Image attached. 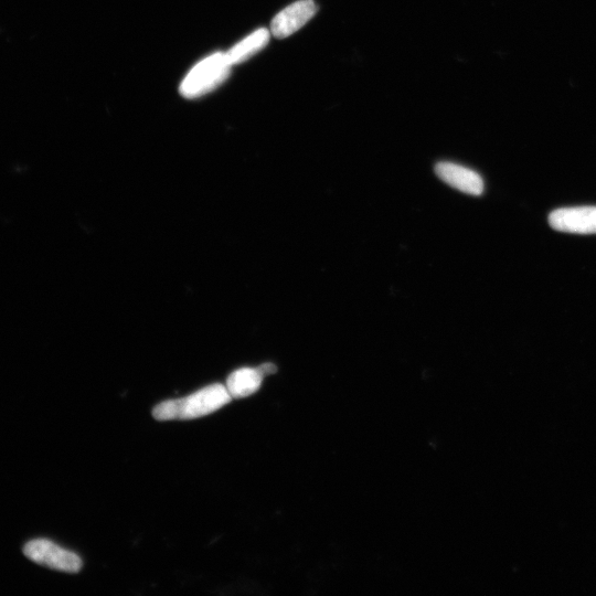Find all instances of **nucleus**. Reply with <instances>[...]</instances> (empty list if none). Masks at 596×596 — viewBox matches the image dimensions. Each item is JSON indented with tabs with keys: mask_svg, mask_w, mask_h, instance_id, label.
I'll list each match as a JSON object with an SVG mask.
<instances>
[{
	"mask_svg": "<svg viewBox=\"0 0 596 596\" xmlns=\"http://www.w3.org/2000/svg\"><path fill=\"white\" fill-rule=\"evenodd\" d=\"M231 400L227 387L216 383L189 397L159 403L153 417L158 421L193 420L218 411Z\"/></svg>",
	"mask_w": 596,
	"mask_h": 596,
	"instance_id": "obj_1",
	"label": "nucleus"
},
{
	"mask_svg": "<svg viewBox=\"0 0 596 596\" xmlns=\"http://www.w3.org/2000/svg\"><path fill=\"white\" fill-rule=\"evenodd\" d=\"M226 52H216L189 71L186 78L180 84V94L185 99L194 100L215 91L225 82L231 72Z\"/></svg>",
	"mask_w": 596,
	"mask_h": 596,
	"instance_id": "obj_2",
	"label": "nucleus"
},
{
	"mask_svg": "<svg viewBox=\"0 0 596 596\" xmlns=\"http://www.w3.org/2000/svg\"><path fill=\"white\" fill-rule=\"evenodd\" d=\"M24 553L29 560L40 566L60 572L78 573L83 566L82 559L77 553L62 549L46 539L28 542Z\"/></svg>",
	"mask_w": 596,
	"mask_h": 596,
	"instance_id": "obj_3",
	"label": "nucleus"
},
{
	"mask_svg": "<svg viewBox=\"0 0 596 596\" xmlns=\"http://www.w3.org/2000/svg\"><path fill=\"white\" fill-rule=\"evenodd\" d=\"M316 13L317 6L314 0H298L274 17L271 34L278 39L290 37L303 28Z\"/></svg>",
	"mask_w": 596,
	"mask_h": 596,
	"instance_id": "obj_4",
	"label": "nucleus"
},
{
	"mask_svg": "<svg viewBox=\"0 0 596 596\" xmlns=\"http://www.w3.org/2000/svg\"><path fill=\"white\" fill-rule=\"evenodd\" d=\"M549 225L560 232L596 234V207L555 210L549 217Z\"/></svg>",
	"mask_w": 596,
	"mask_h": 596,
	"instance_id": "obj_5",
	"label": "nucleus"
},
{
	"mask_svg": "<svg viewBox=\"0 0 596 596\" xmlns=\"http://www.w3.org/2000/svg\"><path fill=\"white\" fill-rule=\"evenodd\" d=\"M435 173L445 184L464 194L481 196L484 193L483 178L470 168L443 162L436 165Z\"/></svg>",
	"mask_w": 596,
	"mask_h": 596,
	"instance_id": "obj_6",
	"label": "nucleus"
},
{
	"mask_svg": "<svg viewBox=\"0 0 596 596\" xmlns=\"http://www.w3.org/2000/svg\"><path fill=\"white\" fill-rule=\"evenodd\" d=\"M271 38V31L265 28L255 30L253 34L244 38L226 52L227 59L232 67L240 65V63L246 62L266 46L269 45Z\"/></svg>",
	"mask_w": 596,
	"mask_h": 596,
	"instance_id": "obj_7",
	"label": "nucleus"
},
{
	"mask_svg": "<svg viewBox=\"0 0 596 596\" xmlns=\"http://www.w3.org/2000/svg\"><path fill=\"white\" fill-rule=\"evenodd\" d=\"M263 377L259 368H241L232 372L226 387L232 399L247 398L261 388Z\"/></svg>",
	"mask_w": 596,
	"mask_h": 596,
	"instance_id": "obj_8",
	"label": "nucleus"
},
{
	"mask_svg": "<svg viewBox=\"0 0 596 596\" xmlns=\"http://www.w3.org/2000/svg\"><path fill=\"white\" fill-rule=\"evenodd\" d=\"M259 369L262 372L263 376L272 375L275 374L276 371H278V368H276V366L273 364H264L260 366Z\"/></svg>",
	"mask_w": 596,
	"mask_h": 596,
	"instance_id": "obj_9",
	"label": "nucleus"
}]
</instances>
